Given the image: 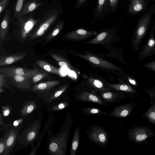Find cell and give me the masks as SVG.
I'll list each match as a JSON object with an SVG mask.
<instances>
[{"instance_id":"14","label":"cell","mask_w":155,"mask_h":155,"mask_svg":"<svg viewBox=\"0 0 155 155\" xmlns=\"http://www.w3.org/2000/svg\"><path fill=\"white\" fill-rule=\"evenodd\" d=\"M27 54L25 53H16L11 55L0 56V66L11 64L25 58Z\"/></svg>"},{"instance_id":"25","label":"cell","mask_w":155,"mask_h":155,"mask_svg":"<svg viewBox=\"0 0 155 155\" xmlns=\"http://www.w3.org/2000/svg\"><path fill=\"white\" fill-rule=\"evenodd\" d=\"M64 25V22H58L48 35L47 41H49L57 36L62 30Z\"/></svg>"},{"instance_id":"1","label":"cell","mask_w":155,"mask_h":155,"mask_svg":"<svg viewBox=\"0 0 155 155\" xmlns=\"http://www.w3.org/2000/svg\"><path fill=\"white\" fill-rule=\"evenodd\" d=\"M48 131L47 150L51 155H64L66 152L68 136V129L53 134L50 129Z\"/></svg>"},{"instance_id":"30","label":"cell","mask_w":155,"mask_h":155,"mask_svg":"<svg viewBox=\"0 0 155 155\" xmlns=\"http://www.w3.org/2000/svg\"><path fill=\"white\" fill-rule=\"evenodd\" d=\"M25 0H16L14 10L13 18H17L19 14L22 9Z\"/></svg>"},{"instance_id":"13","label":"cell","mask_w":155,"mask_h":155,"mask_svg":"<svg viewBox=\"0 0 155 155\" xmlns=\"http://www.w3.org/2000/svg\"><path fill=\"white\" fill-rule=\"evenodd\" d=\"M11 18V11L9 9H6L2 19L0 27V38L3 40L7 34L9 29Z\"/></svg>"},{"instance_id":"24","label":"cell","mask_w":155,"mask_h":155,"mask_svg":"<svg viewBox=\"0 0 155 155\" xmlns=\"http://www.w3.org/2000/svg\"><path fill=\"white\" fill-rule=\"evenodd\" d=\"M80 137V129L77 126L75 130L72 140L70 155H75L78 147Z\"/></svg>"},{"instance_id":"44","label":"cell","mask_w":155,"mask_h":155,"mask_svg":"<svg viewBox=\"0 0 155 155\" xmlns=\"http://www.w3.org/2000/svg\"><path fill=\"white\" fill-rule=\"evenodd\" d=\"M145 67L155 71V61L147 63Z\"/></svg>"},{"instance_id":"16","label":"cell","mask_w":155,"mask_h":155,"mask_svg":"<svg viewBox=\"0 0 155 155\" xmlns=\"http://www.w3.org/2000/svg\"><path fill=\"white\" fill-rule=\"evenodd\" d=\"M95 33L83 29H78L70 32L65 35L66 38L70 39H83L90 36Z\"/></svg>"},{"instance_id":"31","label":"cell","mask_w":155,"mask_h":155,"mask_svg":"<svg viewBox=\"0 0 155 155\" xmlns=\"http://www.w3.org/2000/svg\"><path fill=\"white\" fill-rule=\"evenodd\" d=\"M119 0H108L107 14H110L116 11Z\"/></svg>"},{"instance_id":"17","label":"cell","mask_w":155,"mask_h":155,"mask_svg":"<svg viewBox=\"0 0 155 155\" xmlns=\"http://www.w3.org/2000/svg\"><path fill=\"white\" fill-rule=\"evenodd\" d=\"M130 134L132 138L137 142L143 141L150 136L149 131L144 128L135 129L132 131Z\"/></svg>"},{"instance_id":"7","label":"cell","mask_w":155,"mask_h":155,"mask_svg":"<svg viewBox=\"0 0 155 155\" xmlns=\"http://www.w3.org/2000/svg\"><path fill=\"white\" fill-rule=\"evenodd\" d=\"M41 72L39 70L37 69H28L13 67L0 68V73L5 74H11L24 76L31 78Z\"/></svg>"},{"instance_id":"21","label":"cell","mask_w":155,"mask_h":155,"mask_svg":"<svg viewBox=\"0 0 155 155\" xmlns=\"http://www.w3.org/2000/svg\"><path fill=\"white\" fill-rule=\"evenodd\" d=\"M78 97L79 99L82 101L92 102L101 104H104L102 101L99 97L88 92H82Z\"/></svg>"},{"instance_id":"43","label":"cell","mask_w":155,"mask_h":155,"mask_svg":"<svg viewBox=\"0 0 155 155\" xmlns=\"http://www.w3.org/2000/svg\"><path fill=\"white\" fill-rule=\"evenodd\" d=\"M23 118L15 120L12 124L15 127H18L22 126L23 122Z\"/></svg>"},{"instance_id":"6","label":"cell","mask_w":155,"mask_h":155,"mask_svg":"<svg viewBox=\"0 0 155 155\" xmlns=\"http://www.w3.org/2000/svg\"><path fill=\"white\" fill-rule=\"evenodd\" d=\"M77 55L86 60L91 64L101 68L110 69L120 71L121 70L116 65L100 58L97 57L90 54H78Z\"/></svg>"},{"instance_id":"19","label":"cell","mask_w":155,"mask_h":155,"mask_svg":"<svg viewBox=\"0 0 155 155\" xmlns=\"http://www.w3.org/2000/svg\"><path fill=\"white\" fill-rule=\"evenodd\" d=\"M145 6L144 0H130L128 11L132 14L137 13L143 10Z\"/></svg>"},{"instance_id":"10","label":"cell","mask_w":155,"mask_h":155,"mask_svg":"<svg viewBox=\"0 0 155 155\" xmlns=\"http://www.w3.org/2000/svg\"><path fill=\"white\" fill-rule=\"evenodd\" d=\"M9 77L12 83L19 89H29L31 85V78L28 77L13 74H5Z\"/></svg>"},{"instance_id":"34","label":"cell","mask_w":155,"mask_h":155,"mask_svg":"<svg viewBox=\"0 0 155 155\" xmlns=\"http://www.w3.org/2000/svg\"><path fill=\"white\" fill-rule=\"evenodd\" d=\"M48 74V73L42 72L37 74L32 78L33 83H36L39 81L46 77Z\"/></svg>"},{"instance_id":"26","label":"cell","mask_w":155,"mask_h":155,"mask_svg":"<svg viewBox=\"0 0 155 155\" xmlns=\"http://www.w3.org/2000/svg\"><path fill=\"white\" fill-rule=\"evenodd\" d=\"M51 56L60 66L63 68H71V66L68 61L61 56L54 53L51 54Z\"/></svg>"},{"instance_id":"29","label":"cell","mask_w":155,"mask_h":155,"mask_svg":"<svg viewBox=\"0 0 155 155\" xmlns=\"http://www.w3.org/2000/svg\"><path fill=\"white\" fill-rule=\"evenodd\" d=\"M8 129L5 130L4 134L0 139V155H7L6 146V140Z\"/></svg>"},{"instance_id":"41","label":"cell","mask_w":155,"mask_h":155,"mask_svg":"<svg viewBox=\"0 0 155 155\" xmlns=\"http://www.w3.org/2000/svg\"><path fill=\"white\" fill-rule=\"evenodd\" d=\"M85 110L87 112L92 114H100L102 112L100 109L96 108H86Z\"/></svg>"},{"instance_id":"4","label":"cell","mask_w":155,"mask_h":155,"mask_svg":"<svg viewBox=\"0 0 155 155\" xmlns=\"http://www.w3.org/2000/svg\"><path fill=\"white\" fill-rule=\"evenodd\" d=\"M18 22L20 27L21 36L22 38H25L31 30L40 22L41 18L35 19L31 13L29 15L19 16Z\"/></svg>"},{"instance_id":"35","label":"cell","mask_w":155,"mask_h":155,"mask_svg":"<svg viewBox=\"0 0 155 155\" xmlns=\"http://www.w3.org/2000/svg\"><path fill=\"white\" fill-rule=\"evenodd\" d=\"M109 31L103 32L99 35L96 37V38H94L92 41V42L95 43L98 41H101L104 40L107 36V35L109 33Z\"/></svg>"},{"instance_id":"8","label":"cell","mask_w":155,"mask_h":155,"mask_svg":"<svg viewBox=\"0 0 155 155\" xmlns=\"http://www.w3.org/2000/svg\"><path fill=\"white\" fill-rule=\"evenodd\" d=\"M151 16L150 14L145 15L140 20L135 33L134 44L136 46L139 44L142 38L145 35L150 22Z\"/></svg>"},{"instance_id":"2","label":"cell","mask_w":155,"mask_h":155,"mask_svg":"<svg viewBox=\"0 0 155 155\" xmlns=\"http://www.w3.org/2000/svg\"><path fill=\"white\" fill-rule=\"evenodd\" d=\"M59 13L56 10L47 11L43 16V18L38 24L34 31L29 35L31 39H35L42 36L57 21Z\"/></svg>"},{"instance_id":"42","label":"cell","mask_w":155,"mask_h":155,"mask_svg":"<svg viewBox=\"0 0 155 155\" xmlns=\"http://www.w3.org/2000/svg\"><path fill=\"white\" fill-rule=\"evenodd\" d=\"M88 0H77L74 6L77 8H79L83 6Z\"/></svg>"},{"instance_id":"27","label":"cell","mask_w":155,"mask_h":155,"mask_svg":"<svg viewBox=\"0 0 155 155\" xmlns=\"http://www.w3.org/2000/svg\"><path fill=\"white\" fill-rule=\"evenodd\" d=\"M155 48V41L153 36H152L146 45L143 54L145 55H147L151 53Z\"/></svg>"},{"instance_id":"11","label":"cell","mask_w":155,"mask_h":155,"mask_svg":"<svg viewBox=\"0 0 155 155\" xmlns=\"http://www.w3.org/2000/svg\"><path fill=\"white\" fill-rule=\"evenodd\" d=\"M108 0H97L94 9L93 22L99 21L101 18L104 20L107 15V10Z\"/></svg>"},{"instance_id":"32","label":"cell","mask_w":155,"mask_h":155,"mask_svg":"<svg viewBox=\"0 0 155 155\" xmlns=\"http://www.w3.org/2000/svg\"><path fill=\"white\" fill-rule=\"evenodd\" d=\"M145 116L151 122L155 123V106L151 107L145 113Z\"/></svg>"},{"instance_id":"20","label":"cell","mask_w":155,"mask_h":155,"mask_svg":"<svg viewBox=\"0 0 155 155\" xmlns=\"http://www.w3.org/2000/svg\"><path fill=\"white\" fill-rule=\"evenodd\" d=\"M68 86V85H65L51 92L45 97L43 99V100L46 103H49L58 100L65 91Z\"/></svg>"},{"instance_id":"18","label":"cell","mask_w":155,"mask_h":155,"mask_svg":"<svg viewBox=\"0 0 155 155\" xmlns=\"http://www.w3.org/2000/svg\"><path fill=\"white\" fill-rule=\"evenodd\" d=\"M37 107V105L34 101H28L24 102L20 111V115L24 117L32 112Z\"/></svg>"},{"instance_id":"9","label":"cell","mask_w":155,"mask_h":155,"mask_svg":"<svg viewBox=\"0 0 155 155\" xmlns=\"http://www.w3.org/2000/svg\"><path fill=\"white\" fill-rule=\"evenodd\" d=\"M21 127V126L16 127L12 124L8 128L6 140V146L7 155L10 154V153L17 142L19 132Z\"/></svg>"},{"instance_id":"37","label":"cell","mask_w":155,"mask_h":155,"mask_svg":"<svg viewBox=\"0 0 155 155\" xmlns=\"http://www.w3.org/2000/svg\"><path fill=\"white\" fill-rule=\"evenodd\" d=\"M2 116L3 117H8L10 115L11 111V107L8 105L3 106L2 107Z\"/></svg>"},{"instance_id":"40","label":"cell","mask_w":155,"mask_h":155,"mask_svg":"<svg viewBox=\"0 0 155 155\" xmlns=\"http://www.w3.org/2000/svg\"><path fill=\"white\" fill-rule=\"evenodd\" d=\"M93 84L95 87L99 90L103 91L105 90V89L103 88V83L99 80L97 79L94 80L93 82Z\"/></svg>"},{"instance_id":"23","label":"cell","mask_w":155,"mask_h":155,"mask_svg":"<svg viewBox=\"0 0 155 155\" xmlns=\"http://www.w3.org/2000/svg\"><path fill=\"white\" fill-rule=\"evenodd\" d=\"M131 112V108L128 105H124L115 108L113 111L112 115L116 117H122L127 116Z\"/></svg>"},{"instance_id":"28","label":"cell","mask_w":155,"mask_h":155,"mask_svg":"<svg viewBox=\"0 0 155 155\" xmlns=\"http://www.w3.org/2000/svg\"><path fill=\"white\" fill-rule=\"evenodd\" d=\"M108 85L113 89L118 91H122L126 92H134V90L130 86L127 84H110Z\"/></svg>"},{"instance_id":"15","label":"cell","mask_w":155,"mask_h":155,"mask_svg":"<svg viewBox=\"0 0 155 155\" xmlns=\"http://www.w3.org/2000/svg\"><path fill=\"white\" fill-rule=\"evenodd\" d=\"M39 1L31 0L26 2L19 14V17L26 16L41 6L42 3L38 2Z\"/></svg>"},{"instance_id":"45","label":"cell","mask_w":155,"mask_h":155,"mask_svg":"<svg viewBox=\"0 0 155 155\" xmlns=\"http://www.w3.org/2000/svg\"><path fill=\"white\" fill-rule=\"evenodd\" d=\"M128 78L129 81L130 83L135 85H136V83L135 80L131 78Z\"/></svg>"},{"instance_id":"33","label":"cell","mask_w":155,"mask_h":155,"mask_svg":"<svg viewBox=\"0 0 155 155\" xmlns=\"http://www.w3.org/2000/svg\"><path fill=\"white\" fill-rule=\"evenodd\" d=\"M68 105L67 102H62L54 105L52 107L51 110L52 111H58L65 108Z\"/></svg>"},{"instance_id":"22","label":"cell","mask_w":155,"mask_h":155,"mask_svg":"<svg viewBox=\"0 0 155 155\" xmlns=\"http://www.w3.org/2000/svg\"><path fill=\"white\" fill-rule=\"evenodd\" d=\"M37 63L41 68L48 72L58 75H61L60 69L45 61L38 60Z\"/></svg>"},{"instance_id":"36","label":"cell","mask_w":155,"mask_h":155,"mask_svg":"<svg viewBox=\"0 0 155 155\" xmlns=\"http://www.w3.org/2000/svg\"><path fill=\"white\" fill-rule=\"evenodd\" d=\"M102 97L105 100L110 101L116 98V94L111 92H107L102 93L101 94Z\"/></svg>"},{"instance_id":"12","label":"cell","mask_w":155,"mask_h":155,"mask_svg":"<svg viewBox=\"0 0 155 155\" xmlns=\"http://www.w3.org/2000/svg\"><path fill=\"white\" fill-rule=\"evenodd\" d=\"M90 136L91 140L100 144H104L107 141V136L105 132L102 128L95 127L91 131Z\"/></svg>"},{"instance_id":"5","label":"cell","mask_w":155,"mask_h":155,"mask_svg":"<svg viewBox=\"0 0 155 155\" xmlns=\"http://www.w3.org/2000/svg\"><path fill=\"white\" fill-rule=\"evenodd\" d=\"M60 83L57 80L48 81L34 85L32 91L38 94V96L44 99L51 92L52 90Z\"/></svg>"},{"instance_id":"38","label":"cell","mask_w":155,"mask_h":155,"mask_svg":"<svg viewBox=\"0 0 155 155\" xmlns=\"http://www.w3.org/2000/svg\"><path fill=\"white\" fill-rule=\"evenodd\" d=\"M10 0H0V16L6 10Z\"/></svg>"},{"instance_id":"3","label":"cell","mask_w":155,"mask_h":155,"mask_svg":"<svg viewBox=\"0 0 155 155\" xmlns=\"http://www.w3.org/2000/svg\"><path fill=\"white\" fill-rule=\"evenodd\" d=\"M41 124V122L39 120H36L32 123L20 134L18 135L17 142L20 145H24L26 147L31 145L38 135Z\"/></svg>"},{"instance_id":"39","label":"cell","mask_w":155,"mask_h":155,"mask_svg":"<svg viewBox=\"0 0 155 155\" xmlns=\"http://www.w3.org/2000/svg\"><path fill=\"white\" fill-rule=\"evenodd\" d=\"M6 75L3 73H0V92H4L3 87L5 86V77Z\"/></svg>"}]
</instances>
